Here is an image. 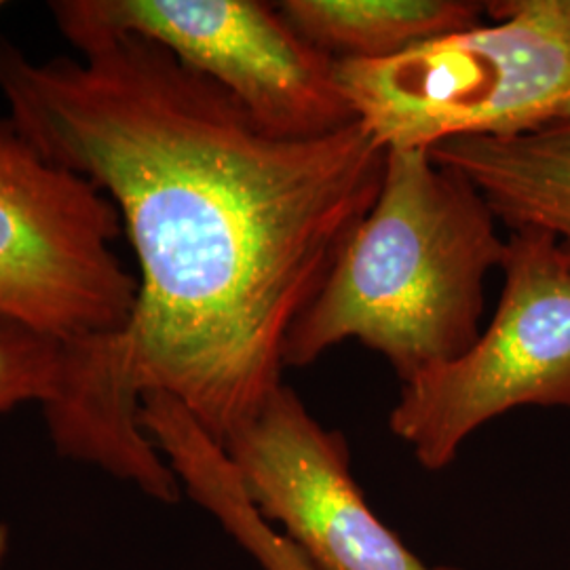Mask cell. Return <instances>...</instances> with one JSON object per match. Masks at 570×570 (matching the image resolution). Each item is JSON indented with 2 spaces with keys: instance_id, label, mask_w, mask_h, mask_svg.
Instances as JSON below:
<instances>
[{
  "instance_id": "7c38bea8",
  "label": "cell",
  "mask_w": 570,
  "mask_h": 570,
  "mask_svg": "<svg viewBox=\"0 0 570 570\" xmlns=\"http://www.w3.org/2000/svg\"><path fill=\"white\" fill-rule=\"evenodd\" d=\"M7 546H9V532L0 524V569H2V562L7 556Z\"/></svg>"
},
{
  "instance_id": "52a82bcc",
  "label": "cell",
  "mask_w": 570,
  "mask_h": 570,
  "mask_svg": "<svg viewBox=\"0 0 570 570\" xmlns=\"http://www.w3.org/2000/svg\"><path fill=\"white\" fill-rule=\"evenodd\" d=\"M245 494L311 570H450L423 564L367 505L345 435L282 385L223 444Z\"/></svg>"
},
{
  "instance_id": "5b68a950",
  "label": "cell",
  "mask_w": 570,
  "mask_h": 570,
  "mask_svg": "<svg viewBox=\"0 0 570 570\" xmlns=\"http://www.w3.org/2000/svg\"><path fill=\"white\" fill-rule=\"evenodd\" d=\"M63 39L127 35L155 42L218 85L263 131L313 140L360 121L336 61L258 0H56Z\"/></svg>"
},
{
  "instance_id": "30bf717a",
  "label": "cell",
  "mask_w": 570,
  "mask_h": 570,
  "mask_svg": "<svg viewBox=\"0 0 570 570\" xmlns=\"http://www.w3.org/2000/svg\"><path fill=\"white\" fill-rule=\"evenodd\" d=\"M148 431L180 487L261 562L263 570H311L298 550L252 505L225 446L184 407L165 404L155 410Z\"/></svg>"
},
{
  "instance_id": "4fadbf2b",
  "label": "cell",
  "mask_w": 570,
  "mask_h": 570,
  "mask_svg": "<svg viewBox=\"0 0 570 570\" xmlns=\"http://www.w3.org/2000/svg\"><path fill=\"white\" fill-rule=\"evenodd\" d=\"M4 7H7V4H4V2H0V11H2V9H4Z\"/></svg>"
},
{
  "instance_id": "8fae6325",
  "label": "cell",
  "mask_w": 570,
  "mask_h": 570,
  "mask_svg": "<svg viewBox=\"0 0 570 570\" xmlns=\"http://www.w3.org/2000/svg\"><path fill=\"white\" fill-rule=\"evenodd\" d=\"M63 343L0 315V414L37 402L47 407L60 391Z\"/></svg>"
},
{
  "instance_id": "8992f818",
  "label": "cell",
  "mask_w": 570,
  "mask_h": 570,
  "mask_svg": "<svg viewBox=\"0 0 570 570\" xmlns=\"http://www.w3.org/2000/svg\"><path fill=\"white\" fill-rule=\"evenodd\" d=\"M110 199L0 119V315L60 343L121 332L136 298Z\"/></svg>"
},
{
  "instance_id": "6da1fadb",
  "label": "cell",
  "mask_w": 570,
  "mask_h": 570,
  "mask_svg": "<svg viewBox=\"0 0 570 570\" xmlns=\"http://www.w3.org/2000/svg\"><path fill=\"white\" fill-rule=\"evenodd\" d=\"M32 60L0 37L9 119L115 205L138 298L110 351L220 444L284 385L287 334L374 204L387 148L364 122L313 140L263 131L164 47L112 35Z\"/></svg>"
},
{
  "instance_id": "9c48e42d",
  "label": "cell",
  "mask_w": 570,
  "mask_h": 570,
  "mask_svg": "<svg viewBox=\"0 0 570 570\" xmlns=\"http://www.w3.org/2000/svg\"><path fill=\"white\" fill-rule=\"evenodd\" d=\"M285 21L334 61H385L465 30L487 11L469 0H285Z\"/></svg>"
},
{
  "instance_id": "7a4b0ae2",
  "label": "cell",
  "mask_w": 570,
  "mask_h": 570,
  "mask_svg": "<svg viewBox=\"0 0 570 570\" xmlns=\"http://www.w3.org/2000/svg\"><path fill=\"white\" fill-rule=\"evenodd\" d=\"M484 195L428 150L391 148L372 207L287 334L285 367L346 341L410 383L461 357L482 332L487 277L508 239Z\"/></svg>"
},
{
  "instance_id": "3957f363",
  "label": "cell",
  "mask_w": 570,
  "mask_h": 570,
  "mask_svg": "<svg viewBox=\"0 0 570 570\" xmlns=\"http://www.w3.org/2000/svg\"><path fill=\"white\" fill-rule=\"evenodd\" d=\"M492 23L385 61H336L376 142L429 150L459 138H518L570 121V0H494Z\"/></svg>"
},
{
  "instance_id": "ba28073f",
  "label": "cell",
  "mask_w": 570,
  "mask_h": 570,
  "mask_svg": "<svg viewBox=\"0 0 570 570\" xmlns=\"http://www.w3.org/2000/svg\"><path fill=\"white\" fill-rule=\"evenodd\" d=\"M428 153L463 174L501 225L548 230L570 254V121L518 138H459Z\"/></svg>"
},
{
  "instance_id": "277c9868",
  "label": "cell",
  "mask_w": 570,
  "mask_h": 570,
  "mask_svg": "<svg viewBox=\"0 0 570 570\" xmlns=\"http://www.w3.org/2000/svg\"><path fill=\"white\" fill-rule=\"evenodd\" d=\"M489 327L444 366L402 385L389 428L428 471L518 407H570V254L548 230L513 228Z\"/></svg>"
}]
</instances>
